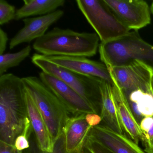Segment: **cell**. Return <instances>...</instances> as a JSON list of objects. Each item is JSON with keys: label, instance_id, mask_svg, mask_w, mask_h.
Instances as JSON below:
<instances>
[{"label": "cell", "instance_id": "6da1fadb", "mask_svg": "<svg viewBox=\"0 0 153 153\" xmlns=\"http://www.w3.org/2000/svg\"><path fill=\"white\" fill-rule=\"evenodd\" d=\"M27 117L22 78L12 73L0 76V141L14 146Z\"/></svg>", "mask_w": 153, "mask_h": 153}, {"label": "cell", "instance_id": "7a4b0ae2", "mask_svg": "<svg viewBox=\"0 0 153 153\" xmlns=\"http://www.w3.org/2000/svg\"><path fill=\"white\" fill-rule=\"evenodd\" d=\"M100 40L96 33L56 27L35 40L33 48L45 56L91 57L96 54Z\"/></svg>", "mask_w": 153, "mask_h": 153}, {"label": "cell", "instance_id": "3957f363", "mask_svg": "<svg viewBox=\"0 0 153 153\" xmlns=\"http://www.w3.org/2000/svg\"><path fill=\"white\" fill-rule=\"evenodd\" d=\"M100 59L108 68L143 62L153 69V46L132 32L99 45Z\"/></svg>", "mask_w": 153, "mask_h": 153}, {"label": "cell", "instance_id": "277c9868", "mask_svg": "<svg viewBox=\"0 0 153 153\" xmlns=\"http://www.w3.org/2000/svg\"><path fill=\"white\" fill-rule=\"evenodd\" d=\"M22 79L25 89L42 115L54 144L63 133L70 114L64 104L40 78L30 76Z\"/></svg>", "mask_w": 153, "mask_h": 153}, {"label": "cell", "instance_id": "5b68a950", "mask_svg": "<svg viewBox=\"0 0 153 153\" xmlns=\"http://www.w3.org/2000/svg\"><path fill=\"white\" fill-rule=\"evenodd\" d=\"M32 62L42 71L55 77L76 91L100 114L102 105L101 86L103 79L93 76L78 74L57 66L47 61L44 56L34 53Z\"/></svg>", "mask_w": 153, "mask_h": 153}, {"label": "cell", "instance_id": "8992f818", "mask_svg": "<svg viewBox=\"0 0 153 153\" xmlns=\"http://www.w3.org/2000/svg\"><path fill=\"white\" fill-rule=\"evenodd\" d=\"M76 2L101 42L112 41L129 33L130 30L114 15L103 0H77Z\"/></svg>", "mask_w": 153, "mask_h": 153}, {"label": "cell", "instance_id": "52a82bcc", "mask_svg": "<svg viewBox=\"0 0 153 153\" xmlns=\"http://www.w3.org/2000/svg\"><path fill=\"white\" fill-rule=\"evenodd\" d=\"M117 18L130 31L149 25L150 8L143 0H103Z\"/></svg>", "mask_w": 153, "mask_h": 153}, {"label": "cell", "instance_id": "ba28073f", "mask_svg": "<svg viewBox=\"0 0 153 153\" xmlns=\"http://www.w3.org/2000/svg\"><path fill=\"white\" fill-rule=\"evenodd\" d=\"M39 78L64 104L73 116L81 114H97L87 102L60 79L43 71L39 74Z\"/></svg>", "mask_w": 153, "mask_h": 153}, {"label": "cell", "instance_id": "9c48e42d", "mask_svg": "<svg viewBox=\"0 0 153 153\" xmlns=\"http://www.w3.org/2000/svg\"><path fill=\"white\" fill-rule=\"evenodd\" d=\"M44 56L51 63L68 70L113 83L109 69L102 62L80 56Z\"/></svg>", "mask_w": 153, "mask_h": 153}, {"label": "cell", "instance_id": "30bf717a", "mask_svg": "<svg viewBox=\"0 0 153 153\" xmlns=\"http://www.w3.org/2000/svg\"><path fill=\"white\" fill-rule=\"evenodd\" d=\"M64 13L63 10H58L45 16L24 19L23 21L25 25L11 38L10 49L12 50L21 44L30 43L41 38L46 33L50 26L63 16Z\"/></svg>", "mask_w": 153, "mask_h": 153}, {"label": "cell", "instance_id": "8fae6325", "mask_svg": "<svg viewBox=\"0 0 153 153\" xmlns=\"http://www.w3.org/2000/svg\"><path fill=\"white\" fill-rule=\"evenodd\" d=\"M88 137L113 153H146L128 137L114 131L103 124L93 127Z\"/></svg>", "mask_w": 153, "mask_h": 153}, {"label": "cell", "instance_id": "7c38bea8", "mask_svg": "<svg viewBox=\"0 0 153 153\" xmlns=\"http://www.w3.org/2000/svg\"><path fill=\"white\" fill-rule=\"evenodd\" d=\"M86 114L70 117L63 130L67 153H85L87 140L93 127L85 120Z\"/></svg>", "mask_w": 153, "mask_h": 153}, {"label": "cell", "instance_id": "4fadbf2b", "mask_svg": "<svg viewBox=\"0 0 153 153\" xmlns=\"http://www.w3.org/2000/svg\"><path fill=\"white\" fill-rule=\"evenodd\" d=\"M113 80V79H112ZM112 85L114 101L119 119L124 131L128 137L138 145L140 141H145L139 124L135 119L129 105L117 83L113 80Z\"/></svg>", "mask_w": 153, "mask_h": 153}, {"label": "cell", "instance_id": "5bb4252c", "mask_svg": "<svg viewBox=\"0 0 153 153\" xmlns=\"http://www.w3.org/2000/svg\"><path fill=\"white\" fill-rule=\"evenodd\" d=\"M25 99L27 115L39 147L42 151L52 152L54 143L46 123L33 100L25 89Z\"/></svg>", "mask_w": 153, "mask_h": 153}, {"label": "cell", "instance_id": "9a60e30c", "mask_svg": "<svg viewBox=\"0 0 153 153\" xmlns=\"http://www.w3.org/2000/svg\"><path fill=\"white\" fill-rule=\"evenodd\" d=\"M112 85L103 80L101 86L102 105L100 115L103 125L118 133L124 134V130L119 119L113 97Z\"/></svg>", "mask_w": 153, "mask_h": 153}, {"label": "cell", "instance_id": "2e32d148", "mask_svg": "<svg viewBox=\"0 0 153 153\" xmlns=\"http://www.w3.org/2000/svg\"><path fill=\"white\" fill-rule=\"evenodd\" d=\"M65 0H24V4L16 10L15 20L33 16H45L65 5Z\"/></svg>", "mask_w": 153, "mask_h": 153}, {"label": "cell", "instance_id": "e0dca14e", "mask_svg": "<svg viewBox=\"0 0 153 153\" xmlns=\"http://www.w3.org/2000/svg\"><path fill=\"white\" fill-rule=\"evenodd\" d=\"M32 48L27 45L18 52L0 55V76L5 74L9 69L19 66L30 55Z\"/></svg>", "mask_w": 153, "mask_h": 153}, {"label": "cell", "instance_id": "ac0fdd59", "mask_svg": "<svg viewBox=\"0 0 153 153\" xmlns=\"http://www.w3.org/2000/svg\"><path fill=\"white\" fill-rule=\"evenodd\" d=\"M33 129L28 117L25 123V128L22 133L18 136L15 140V148L19 151H23L30 147L29 136Z\"/></svg>", "mask_w": 153, "mask_h": 153}, {"label": "cell", "instance_id": "d6986e66", "mask_svg": "<svg viewBox=\"0 0 153 153\" xmlns=\"http://www.w3.org/2000/svg\"><path fill=\"white\" fill-rule=\"evenodd\" d=\"M16 10L15 6L5 0H0V25L7 24L16 19Z\"/></svg>", "mask_w": 153, "mask_h": 153}, {"label": "cell", "instance_id": "ffe728a7", "mask_svg": "<svg viewBox=\"0 0 153 153\" xmlns=\"http://www.w3.org/2000/svg\"><path fill=\"white\" fill-rule=\"evenodd\" d=\"M139 125L144 137L145 146H149L153 142V116L143 118Z\"/></svg>", "mask_w": 153, "mask_h": 153}, {"label": "cell", "instance_id": "44dd1931", "mask_svg": "<svg viewBox=\"0 0 153 153\" xmlns=\"http://www.w3.org/2000/svg\"><path fill=\"white\" fill-rule=\"evenodd\" d=\"M86 152L90 153H113L111 151L98 143L88 137L85 146Z\"/></svg>", "mask_w": 153, "mask_h": 153}, {"label": "cell", "instance_id": "7402d4cb", "mask_svg": "<svg viewBox=\"0 0 153 153\" xmlns=\"http://www.w3.org/2000/svg\"><path fill=\"white\" fill-rule=\"evenodd\" d=\"M36 153H67L65 147L64 135L63 133L54 142V147L52 152H48L39 149Z\"/></svg>", "mask_w": 153, "mask_h": 153}, {"label": "cell", "instance_id": "603a6c76", "mask_svg": "<svg viewBox=\"0 0 153 153\" xmlns=\"http://www.w3.org/2000/svg\"><path fill=\"white\" fill-rule=\"evenodd\" d=\"M85 120L88 124L92 127L100 125L102 121L100 114H87L85 115Z\"/></svg>", "mask_w": 153, "mask_h": 153}, {"label": "cell", "instance_id": "cb8c5ba5", "mask_svg": "<svg viewBox=\"0 0 153 153\" xmlns=\"http://www.w3.org/2000/svg\"><path fill=\"white\" fill-rule=\"evenodd\" d=\"M0 153H23L15 148V146L0 141Z\"/></svg>", "mask_w": 153, "mask_h": 153}, {"label": "cell", "instance_id": "d4e9b609", "mask_svg": "<svg viewBox=\"0 0 153 153\" xmlns=\"http://www.w3.org/2000/svg\"><path fill=\"white\" fill-rule=\"evenodd\" d=\"M8 39L7 33L0 28V55L3 54L6 51Z\"/></svg>", "mask_w": 153, "mask_h": 153}, {"label": "cell", "instance_id": "484cf974", "mask_svg": "<svg viewBox=\"0 0 153 153\" xmlns=\"http://www.w3.org/2000/svg\"><path fill=\"white\" fill-rule=\"evenodd\" d=\"M146 153H153V142L151 144V146L148 147H145V149H144Z\"/></svg>", "mask_w": 153, "mask_h": 153}, {"label": "cell", "instance_id": "4316f807", "mask_svg": "<svg viewBox=\"0 0 153 153\" xmlns=\"http://www.w3.org/2000/svg\"><path fill=\"white\" fill-rule=\"evenodd\" d=\"M150 10H151V12L153 15V2H152V4L151 5V7H150Z\"/></svg>", "mask_w": 153, "mask_h": 153}]
</instances>
